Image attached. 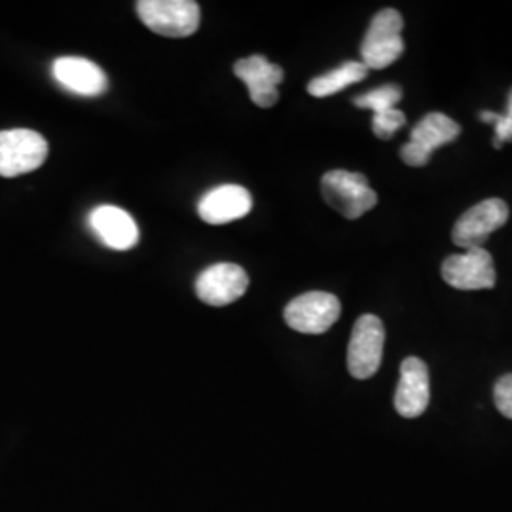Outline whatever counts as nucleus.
<instances>
[{
  "mask_svg": "<svg viewBox=\"0 0 512 512\" xmlns=\"http://www.w3.org/2000/svg\"><path fill=\"white\" fill-rule=\"evenodd\" d=\"M403 27V16L393 8H385L370 21L361 44V59L368 71H382L404 54Z\"/></svg>",
  "mask_w": 512,
  "mask_h": 512,
  "instance_id": "1",
  "label": "nucleus"
},
{
  "mask_svg": "<svg viewBox=\"0 0 512 512\" xmlns=\"http://www.w3.org/2000/svg\"><path fill=\"white\" fill-rule=\"evenodd\" d=\"M321 192L334 211L349 220L359 219L376 207L378 196L370 188L365 175L334 169L323 175Z\"/></svg>",
  "mask_w": 512,
  "mask_h": 512,
  "instance_id": "2",
  "label": "nucleus"
},
{
  "mask_svg": "<svg viewBox=\"0 0 512 512\" xmlns=\"http://www.w3.org/2000/svg\"><path fill=\"white\" fill-rule=\"evenodd\" d=\"M137 14L150 31L162 37H190L200 27V6L194 0H141Z\"/></svg>",
  "mask_w": 512,
  "mask_h": 512,
  "instance_id": "3",
  "label": "nucleus"
},
{
  "mask_svg": "<svg viewBox=\"0 0 512 512\" xmlns=\"http://www.w3.org/2000/svg\"><path fill=\"white\" fill-rule=\"evenodd\" d=\"M48 143L33 129L0 131V177H19L46 162Z\"/></svg>",
  "mask_w": 512,
  "mask_h": 512,
  "instance_id": "4",
  "label": "nucleus"
},
{
  "mask_svg": "<svg viewBox=\"0 0 512 512\" xmlns=\"http://www.w3.org/2000/svg\"><path fill=\"white\" fill-rule=\"evenodd\" d=\"M385 329L380 317L366 313L357 319L348 348L349 374L357 380L372 378L382 365Z\"/></svg>",
  "mask_w": 512,
  "mask_h": 512,
  "instance_id": "5",
  "label": "nucleus"
},
{
  "mask_svg": "<svg viewBox=\"0 0 512 512\" xmlns=\"http://www.w3.org/2000/svg\"><path fill=\"white\" fill-rule=\"evenodd\" d=\"M461 133L458 122L442 112L427 114L410 133V141L401 148V158L410 167H423L429 164L431 154L437 148L450 145Z\"/></svg>",
  "mask_w": 512,
  "mask_h": 512,
  "instance_id": "6",
  "label": "nucleus"
},
{
  "mask_svg": "<svg viewBox=\"0 0 512 512\" xmlns=\"http://www.w3.org/2000/svg\"><path fill=\"white\" fill-rule=\"evenodd\" d=\"M342 304L330 293H306L296 296L285 308V323L302 334H323L340 319Z\"/></svg>",
  "mask_w": 512,
  "mask_h": 512,
  "instance_id": "7",
  "label": "nucleus"
},
{
  "mask_svg": "<svg viewBox=\"0 0 512 512\" xmlns=\"http://www.w3.org/2000/svg\"><path fill=\"white\" fill-rule=\"evenodd\" d=\"M509 220V205L503 200H484L476 203L467 213L459 217L454 230H452V239L461 249H482V245L488 241V238L505 226Z\"/></svg>",
  "mask_w": 512,
  "mask_h": 512,
  "instance_id": "8",
  "label": "nucleus"
},
{
  "mask_svg": "<svg viewBox=\"0 0 512 512\" xmlns=\"http://www.w3.org/2000/svg\"><path fill=\"white\" fill-rule=\"evenodd\" d=\"M444 281L459 291L494 289V258L482 249H471L463 255L448 256L442 264Z\"/></svg>",
  "mask_w": 512,
  "mask_h": 512,
  "instance_id": "9",
  "label": "nucleus"
},
{
  "mask_svg": "<svg viewBox=\"0 0 512 512\" xmlns=\"http://www.w3.org/2000/svg\"><path fill=\"white\" fill-rule=\"evenodd\" d=\"M249 287V275L230 262L213 264L196 279V294L203 304L209 306H228L239 300Z\"/></svg>",
  "mask_w": 512,
  "mask_h": 512,
  "instance_id": "10",
  "label": "nucleus"
},
{
  "mask_svg": "<svg viewBox=\"0 0 512 512\" xmlns=\"http://www.w3.org/2000/svg\"><path fill=\"white\" fill-rule=\"evenodd\" d=\"M52 74L59 86L80 97H99L109 88L107 74L86 57H59L52 65Z\"/></svg>",
  "mask_w": 512,
  "mask_h": 512,
  "instance_id": "11",
  "label": "nucleus"
},
{
  "mask_svg": "<svg viewBox=\"0 0 512 512\" xmlns=\"http://www.w3.org/2000/svg\"><path fill=\"white\" fill-rule=\"evenodd\" d=\"M234 74L239 80H243L255 105L262 109H270L277 103L279 99L277 86L285 76L279 65L270 63L264 55H251V57L239 59L234 65Z\"/></svg>",
  "mask_w": 512,
  "mask_h": 512,
  "instance_id": "12",
  "label": "nucleus"
},
{
  "mask_svg": "<svg viewBox=\"0 0 512 512\" xmlns=\"http://www.w3.org/2000/svg\"><path fill=\"white\" fill-rule=\"evenodd\" d=\"M253 209V198L247 188L238 184H222L209 190L198 203V213L207 224H228L243 219Z\"/></svg>",
  "mask_w": 512,
  "mask_h": 512,
  "instance_id": "13",
  "label": "nucleus"
},
{
  "mask_svg": "<svg viewBox=\"0 0 512 512\" xmlns=\"http://www.w3.org/2000/svg\"><path fill=\"white\" fill-rule=\"evenodd\" d=\"M431 399L429 368L418 357H406L401 365V380L395 393V408L403 418L421 416Z\"/></svg>",
  "mask_w": 512,
  "mask_h": 512,
  "instance_id": "14",
  "label": "nucleus"
},
{
  "mask_svg": "<svg viewBox=\"0 0 512 512\" xmlns=\"http://www.w3.org/2000/svg\"><path fill=\"white\" fill-rule=\"evenodd\" d=\"M93 234L109 249L129 251L139 241V228L128 211L116 205H99L90 213Z\"/></svg>",
  "mask_w": 512,
  "mask_h": 512,
  "instance_id": "15",
  "label": "nucleus"
},
{
  "mask_svg": "<svg viewBox=\"0 0 512 512\" xmlns=\"http://www.w3.org/2000/svg\"><path fill=\"white\" fill-rule=\"evenodd\" d=\"M366 74L368 69L363 65V61H348L330 73L313 78L308 84V93L317 99H323L365 80Z\"/></svg>",
  "mask_w": 512,
  "mask_h": 512,
  "instance_id": "16",
  "label": "nucleus"
},
{
  "mask_svg": "<svg viewBox=\"0 0 512 512\" xmlns=\"http://www.w3.org/2000/svg\"><path fill=\"white\" fill-rule=\"evenodd\" d=\"M401 99H403V90L399 86L385 84L378 90H372V92L353 99V103H355V107L372 110L374 118H382L397 109V103Z\"/></svg>",
  "mask_w": 512,
  "mask_h": 512,
  "instance_id": "17",
  "label": "nucleus"
},
{
  "mask_svg": "<svg viewBox=\"0 0 512 512\" xmlns=\"http://www.w3.org/2000/svg\"><path fill=\"white\" fill-rule=\"evenodd\" d=\"M404 124H406V116H404L401 110L395 109L393 112H389L387 116H382V118H372V131H374V135L378 139L387 141L399 129L403 128Z\"/></svg>",
  "mask_w": 512,
  "mask_h": 512,
  "instance_id": "18",
  "label": "nucleus"
},
{
  "mask_svg": "<svg viewBox=\"0 0 512 512\" xmlns=\"http://www.w3.org/2000/svg\"><path fill=\"white\" fill-rule=\"evenodd\" d=\"M480 120L494 126L495 148H501L505 143L512 141V120L509 116H505V114H495V112H490V110H484V112H480Z\"/></svg>",
  "mask_w": 512,
  "mask_h": 512,
  "instance_id": "19",
  "label": "nucleus"
},
{
  "mask_svg": "<svg viewBox=\"0 0 512 512\" xmlns=\"http://www.w3.org/2000/svg\"><path fill=\"white\" fill-rule=\"evenodd\" d=\"M495 406L497 410L512 420V374L503 376L494 389Z\"/></svg>",
  "mask_w": 512,
  "mask_h": 512,
  "instance_id": "20",
  "label": "nucleus"
},
{
  "mask_svg": "<svg viewBox=\"0 0 512 512\" xmlns=\"http://www.w3.org/2000/svg\"><path fill=\"white\" fill-rule=\"evenodd\" d=\"M505 116H509L512 120V90L509 92V103H507V112H505Z\"/></svg>",
  "mask_w": 512,
  "mask_h": 512,
  "instance_id": "21",
  "label": "nucleus"
}]
</instances>
